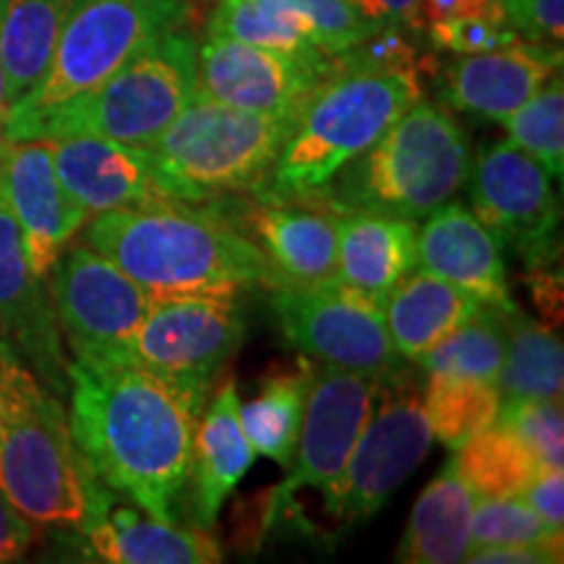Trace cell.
<instances>
[{
	"instance_id": "cell-1",
	"label": "cell",
	"mask_w": 564,
	"mask_h": 564,
	"mask_svg": "<svg viewBox=\"0 0 564 564\" xmlns=\"http://www.w3.org/2000/svg\"><path fill=\"white\" fill-rule=\"evenodd\" d=\"M68 426L84 468L162 523H178L204 408L137 364L68 361Z\"/></svg>"
},
{
	"instance_id": "cell-2",
	"label": "cell",
	"mask_w": 564,
	"mask_h": 564,
	"mask_svg": "<svg viewBox=\"0 0 564 564\" xmlns=\"http://www.w3.org/2000/svg\"><path fill=\"white\" fill-rule=\"evenodd\" d=\"M84 225V243L150 295H238L291 285L251 238L204 207L110 209Z\"/></svg>"
},
{
	"instance_id": "cell-3",
	"label": "cell",
	"mask_w": 564,
	"mask_h": 564,
	"mask_svg": "<svg viewBox=\"0 0 564 564\" xmlns=\"http://www.w3.org/2000/svg\"><path fill=\"white\" fill-rule=\"evenodd\" d=\"M470 162L463 126L440 105L419 97L369 150L299 204L333 215L377 212L415 223L460 192Z\"/></svg>"
},
{
	"instance_id": "cell-4",
	"label": "cell",
	"mask_w": 564,
	"mask_h": 564,
	"mask_svg": "<svg viewBox=\"0 0 564 564\" xmlns=\"http://www.w3.org/2000/svg\"><path fill=\"white\" fill-rule=\"evenodd\" d=\"M419 97V74L411 70H337L303 105L270 173L249 196L274 204L306 202Z\"/></svg>"
},
{
	"instance_id": "cell-5",
	"label": "cell",
	"mask_w": 564,
	"mask_h": 564,
	"mask_svg": "<svg viewBox=\"0 0 564 564\" xmlns=\"http://www.w3.org/2000/svg\"><path fill=\"white\" fill-rule=\"evenodd\" d=\"M0 494L37 525H79L82 457L61 398L0 337Z\"/></svg>"
},
{
	"instance_id": "cell-6",
	"label": "cell",
	"mask_w": 564,
	"mask_h": 564,
	"mask_svg": "<svg viewBox=\"0 0 564 564\" xmlns=\"http://www.w3.org/2000/svg\"><path fill=\"white\" fill-rule=\"evenodd\" d=\"M199 95V45L175 30L152 40L95 89L3 133L6 139H58L87 133L123 144H150Z\"/></svg>"
},
{
	"instance_id": "cell-7",
	"label": "cell",
	"mask_w": 564,
	"mask_h": 564,
	"mask_svg": "<svg viewBox=\"0 0 564 564\" xmlns=\"http://www.w3.org/2000/svg\"><path fill=\"white\" fill-rule=\"evenodd\" d=\"M295 121L196 95L144 147L165 192L175 202L202 207L220 196L251 194L270 173Z\"/></svg>"
},
{
	"instance_id": "cell-8",
	"label": "cell",
	"mask_w": 564,
	"mask_h": 564,
	"mask_svg": "<svg viewBox=\"0 0 564 564\" xmlns=\"http://www.w3.org/2000/svg\"><path fill=\"white\" fill-rule=\"evenodd\" d=\"M188 13V0H70L51 68L11 105L3 133L95 89L152 40L181 30Z\"/></svg>"
},
{
	"instance_id": "cell-9",
	"label": "cell",
	"mask_w": 564,
	"mask_h": 564,
	"mask_svg": "<svg viewBox=\"0 0 564 564\" xmlns=\"http://www.w3.org/2000/svg\"><path fill=\"white\" fill-rule=\"evenodd\" d=\"M434 434L423 413V390L403 366L377 379L366 419L329 514L343 528L369 523L413 470L426 460Z\"/></svg>"
},
{
	"instance_id": "cell-10",
	"label": "cell",
	"mask_w": 564,
	"mask_h": 564,
	"mask_svg": "<svg viewBox=\"0 0 564 564\" xmlns=\"http://www.w3.org/2000/svg\"><path fill=\"white\" fill-rule=\"evenodd\" d=\"M243 337L236 295H152L133 337V364L204 408Z\"/></svg>"
},
{
	"instance_id": "cell-11",
	"label": "cell",
	"mask_w": 564,
	"mask_h": 564,
	"mask_svg": "<svg viewBox=\"0 0 564 564\" xmlns=\"http://www.w3.org/2000/svg\"><path fill=\"white\" fill-rule=\"evenodd\" d=\"M58 329L84 364H133V337L152 295L87 243L68 246L51 270Z\"/></svg>"
},
{
	"instance_id": "cell-12",
	"label": "cell",
	"mask_w": 564,
	"mask_h": 564,
	"mask_svg": "<svg viewBox=\"0 0 564 564\" xmlns=\"http://www.w3.org/2000/svg\"><path fill=\"white\" fill-rule=\"evenodd\" d=\"M377 379L312 364V384L295 442V463H291L293 474L267 497L264 528L278 523L282 512L293 505V494L299 489H316L324 497V510H333L345 465L371 413Z\"/></svg>"
},
{
	"instance_id": "cell-13",
	"label": "cell",
	"mask_w": 564,
	"mask_h": 564,
	"mask_svg": "<svg viewBox=\"0 0 564 564\" xmlns=\"http://www.w3.org/2000/svg\"><path fill=\"white\" fill-rule=\"evenodd\" d=\"M270 306L285 340L333 369L384 377L400 366L379 303L337 285L278 288Z\"/></svg>"
},
{
	"instance_id": "cell-14",
	"label": "cell",
	"mask_w": 564,
	"mask_h": 564,
	"mask_svg": "<svg viewBox=\"0 0 564 564\" xmlns=\"http://www.w3.org/2000/svg\"><path fill=\"white\" fill-rule=\"evenodd\" d=\"M470 204L502 249L518 251L525 267L560 259V202L552 175L539 160L497 141L470 162Z\"/></svg>"
},
{
	"instance_id": "cell-15",
	"label": "cell",
	"mask_w": 564,
	"mask_h": 564,
	"mask_svg": "<svg viewBox=\"0 0 564 564\" xmlns=\"http://www.w3.org/2000/svg\"><path fill=\"white\" fill-rule=\"evenodd\" d=\"M335 74V55L301 58L228 37L199 45V95L259 116L299 118L308 97Z\"/></svg>"
},
{
	"instance_id": "cell-16",
	"label": "cell",
	"mask_w": 564,
	"mask_h": 564,
	"mask_svg": "<svg viewBox=\"0 0 564 564\" xmlns=\"http://www.w3.org/2000/svg\"><path fill=\"white\" fill-rule=\"evenodd\" d=\"M0 202L17 220L26 262L40 280L89 220L63 188L51 139H0Z\"/></svg>"
},
{
	"instance_id": "cell-17",
	"label": "cell",
	"mask_w": 564,
	"mask_h": 564,
	"mask_svg": "<svg viewBox=\"0 0 564 564\" xmlns=\"http://www.w3.org/2000/svg\"><path fill=\"white\" fill-rule=\"evenodd\" d=\"M51 144L63 188L89 217L110 209L181 204L162 186L147 147L87 133L51 139Z\"/></svg>"
},
{
	"instance_id": "cell-18",
	"label": "cell",
	"mask_w": 564,
	"mask_h": 564,
	"mask_svg": "<svg viewBox=\"0 0 564 564\" xmlns=\"http://www.w3.org/2000/svg\"><path fill=\"white\" fill-rule=\"evenodd\" d=\"M82 533L91 556L110 564H215L223 546L204 528H178L158 518H141L133 507H116L112 491L82 463Z\"/></svg>"
},
{
	"instance_id": "cell-19",
	"label": "cell",
	"mask_w": 564,
	"mask_h": 564,
	"mask_svg": "<svg viewBox=\"0 0 564 564\" xmlns=\"http://www.w3.org/2000/svg\"><path fill=\"white\" fill-rule=\"evenodd\" d=\"M0 337L55 394L68 390V358L63 352L51 293L26 262L21 232L0 202Z\"/></svg>"
},
{
	"instance_id": "cell-20",
	"label": "cell",
	"mask_w": 564,
	"mask_h": 564,
	"mask_svg": "<svg viewBox=\"0 0 564 564\" xmlns=\"http://www.w3.org/2000/svg\"><path fill=\"white\" fill-rule=\"evenodd\" d=\"M230 212H212L230 228H246L272 264L299 288H319L337 282V228L340 215L293 202H228Z\"/></svg>"
},
{
	"instance_id": "cell-21",
	"label": "cell",
	"mask_w": 564,
	"mask_h": 564,
	"mask_svg": "<svg viewBox=\"0 0 564 564\" xmlns=\"http://www.w3.org/2000/svg\"><path fill=\"white\" fill-rule=\"evenodd\" d=\"M415 232V267L453 282L481 306L502 314L518 312L507 282L505 249L491 230L460 202H444L423 217Z\"/></svg>"
},
{
	"instance_id": "cell-22",
	"label": "cell",
	"mask_w": 564,
	"mask_h": 564,
	"mask_svg": "<svg viewBox=\"0 0 564 564\" xmlns=\"http://www.w3.org/2000/svg\"><path fill=\"white\" fill-rule=\"evenodd\" d=\"M562 70V45L518 40L489 53L457 55L444 68L440 95L449 108L502 121Z\"/></svg>"
},
{
	"instance_id": "cell-23",
	"label": "cell",
	"mask_w": 564,
	"mask_h": 564,
	"mask_svg": "<svg viewBox=\"0 0 564 564\" xmlns=\"http://www.w3.org/2000/svg\"><path fill=\"white\" fill-rule=\"evenodd\" d=\"M238 390L232 379H223L196 421L192 442V523L209 531L220 514L225 499L241 484L253 465L251 442L238 421Z\"/></svg>"
},
{
	"instance_id": "cell-24",
	"label": "cell",
	"mask_w": 564,
	"mask_h": 564,
	"mask_svg": "<svg viewBox=\"0 0 564 564\" xmlns=\"http://www.w3.org/2000/svg\"><path fill=\"white\" fill-rule=\"evenodd\" d=\"M419 225L377 212H348L337 228V285L382 306L415 270Z\"/></svg>"
},
{
	"instance_id": "cell-25",
	"label": "cell",
	"mask_w": 564,
	"mask_h": 564,
	"mask_svg": "<svg viewBox=\"0 0 564 564\" xmlns=\"http://www.w3.org/2000/svg\"><path fill=\"white\" fill-rule=\"evenodd\" d=\"M481 303L453 282L415 270L392 288L382 303L387 333L400 358L419 361L436 343L481 312Z\"/></svg>"
},
{
	"instance_id": "cell-26",
	"label": "cell",
	"mask_w": 564,
	"mask_h": 564,
	"mask_svg": "<svg viewBox=\"0 0 564 564\" xmlns=\"http://www.w3.org/2000/svg\"><path fill=\"white\" fill-rule=\"evenodd\" d=\"M474 491L449 460L415 499L394 562L455 564L468 554Z\"/></svg>"
},
{
	"instance_id": "cell-27",
	"label": "cell",
	"mask_w": 564,
	"mask_h": 564,
	"mask_svg": "<svg viewBox=\"0 0 564 564\" xmlns=\"http://www.w3.org/2000/svg\"><path fill=\"white\" fill-rule=\"evenodd\" d=\"M70 0H3L0 9V63L11 105L42 82L51 68Z\"/></svg>"
},
{
	"instance_id": "cell-28",
	"label": "cell",
	"mask_w": 564,
	"mask_h": 564,
	"mask_svg": "<svg viewBox=\"0 0 564 564\" xmlns=\"http://www.w3.org/2000/svg\"><path fill=\"white\" fill-rule=\"evenodd\" d=\"M502 403L562 400L564 348L560 335L523 312L507 314L505 364L494 379Z\"/></svg>"
},
{
	"instance_id": "cell-29",
	"label": "cell",
	"mask_w": 564,
	"mask_h": 564,
	"mask_svg": "<svg viewBox=\"0 0 564 564\" xmlns=\"http://www.w3.org/2000/svg\"><path fill=\"white\" fill-rule=\"evenodd\" d=\"M308 384H312V364L301 358L299 369L270 373L257 398L238 403V421L253 453L291 468Z\"/></svg>"
},
{
	"instance_id": "cell-30",
	"label": "cell",
	"mask_w": 564,
	"mask_h": 564,
	"mask_svg": "<svg viewBox=\"0 0 564 564\" xmlns=\"http://www.w3.org/2000/svg\"><path fill=\"white\" fill-rule=\"evenodd\" d=\"M453 463L474 497H523L544 470L539 457L502 423H494L455 449Z\"/></svg>"
},
{
	"instance_id": "cell-31",
	"label": "cell",
	"mask_w": 564,
	"mask_h": 564,
	"mask_svg": "<svg viewBox=\"0 0 564 564\" xmlns=\"http://www.w3.org/2000/svg\"><path fill=\"white\" fill-rule=\"evenodd\" d=\"M207 37H228L301 58H327L299 17L274 0H217L207 19Z\"/></svg>"
},
{
	"instance_id": "cell-32",
	"label": "cell",
	"mask_w": 564,
	"mask_h": 564,
	"mask_svg": "<svg viewBox=\"0 0 564 564\" xmlns=\"http://www.w3.org/2000/svg\"><path fill=\"white\" fill-rule=\"evenodd\" d=\"M499 408L502 398L489 382L429 373V382L423 387V413L434 440L447 449H460L465 442L494 426Z\"/></svg>"
},
{
	"instance_id": "cell-33",
	"label": "cell",
	"mask_w": 564,
	"mask_h": 564,
	"mask_svg": "<svg viewBox=\"0 0 564 564\" xmlns=\"http://www.w3.org/2000/svg\"><path fill=\"white\" fill-rule=\"evenodd\" d=\"M507 352V314L484 306L476 316L460 324L455 333L423 352L419 364L426 373L476 379L494 384Z\"/></svg>"
},
{
	"instance_id": "cell-34",
	"label": "cell",
	"mask_w": 564,
	"mask_h": 564,
	"mask_svg": "<svg viewBox=\"0 0 564 564\" xmlns=\"http://www.w3.org/2000/svg\"><path fill=\"white\" fill-rule=\"evenodd\" d=\"M507 141L531 154L552 178L564 173V84L562 70L549 79L531 100L502 118Z\"/></svg>"
},
{
	"instance_id": "cell-35",
	"label": "cell",
	"mask_w": 564,
	"mask_h": 564,
	"mask_svg": "<svg viewBox=\"0 0 564 564\" xmlns=\"http://www.w3.org/2000/svg\"><path fill=\"white\" fill-rule=\"evenodd\" d=\"M562 544L564 535L549 531L523 497H476L468 552L481 546H535L562 562Z\"/></svg>"
},
{
	"instance_id": "cell-36",
	"label": "cell",
	"mask_w": 564,
	"mask_h": 564,
	"mask_svg": "<svg viewBox=\"0 0 564 564\" xmlns=\"http://www.w3.org/2000/svg\"><path fill=\"white\" fill-rule=\"evenodd\" d=\"M497 423L510 429L544 468L564 465L562 400H514L502 403Z\"/></svg>"
},
{
	"instance_id": "cell-37",
	"label": "cell",
	"mask_w": 564,
	"mask_h": 564,
	"mask_svg": "<svg viewBox=\"0 0 564 564\" xmlns=\"http://www.w3.org/2000/svg\"><path fill=\"white\" fill-rule=\"evenodd\" d=\"M274 3L299 17L316 47L329 55L345 53L373 32V26L361 19L352 0H274Z\"/></svg>"
},
{
	"instance_id": "cell-38",
	"label": "cell",
	"mask_w": 564,
	"mask_h": 564,
	"mask_svg": "<svg viewBox=\"0 0 564 564\" xmlns=\"http://www.w3.org/2000/svg\"><path fill=\"white\" fill-rule=\"evenodd\" d=\"M423 32H426L434 51L455 55L499 51V47H507L512 45V42L523 40L502 17H484V13L429 21Z\"/></svg>"
},
{
	"instance_id": "cell-39",
	"label": "cell",
	"mask_w": 564,
	"mask_h": 564,
	"mask_svg": "<svg viewBox=\"0 0 564 564\" xmlns=\"http://www.w3.org/2000/svg\"><path fill=\"white\" fill-rule=\"evenodd\" d=\"M337 70H411L421 74L419 47L403 26H377L348 51L335 55Z\"/></svg>"
},
{
	"instance_id": "cell-40",
	"label": "cell",
	"mask_w": 564,
	"mask_h": 564,
	"mask_svg": "<svg viewBox=\"0 0 564 564\" xmlns=\"http://www.w3.org/2000/svg\"><path fill=\"white\" fill-rule=\"evenodd\" d=\"M502 13L523 40L562 45L564 0H502Z\"/></svg>"
},
{
	"instance_id": "cell-41",
	"label": "cell",
	"mask_w": 564,
	"mask_h": 564,
	"mask_svg": "<svg viewBox=\"0 0 564 564\" xmlns=\"http://www.w3.org/2000/svg\"><path fill=\"white\" fill-rule=\"evenodd\" d=\"M523 502L544 520L549 531L564 535V474L544 468L523 491Z\"/></svg>"
},
{
	"instance_id": "cell-42",
	"label": "cell",
	"mask_w": 564,
	"mask_h": 564,
	"mask_svg": "<svg viewBox=\"0 0 564 564\" xmlns=\"http://www.w3.org/2000/svg\"><path fill=\"white\" fill-rule=\"evenodd\" d=\"M364 21L377 26H403L408 32H423L421 0H352Z\"/></svg>"
},
{
	"instance_id": "cell-43",
	"label": "cell",
	"mask_w": 564,
	"mask_h": 564,
	"mask_svg": "<svg viewBox=\"0 0 564 564\" xmlns=\"http://www.w3.org/2000/svg\"><path fill=\"white\" fill-rule=\"evenodd\" d=\"M37 541L34 523L13 510L9 499L0 494V564L19 562Z\"/></svg>"
},
{
	"instance_id": "cell-44",
	"label": "cell",
	"mask_w": 564,
	"mask_h": 564,
	"mask_svg": "<svg viewBox=\"0 0 564 564\" xmlns=\"http://www.w3.org/2000/svg\"><path fill=\"white\" fill-rule=\"evenodd\" d=\"M468 13H484V17H502V0H421L423 24L453 17H468Z\"/></svg>"
},
{
	"instance_id": "cell-45",
	"label": "cell",
	"mask_w": 564,
	"mask_h": 564,
	"mask_svg": "<svg viewBox=\"0 0 564 564\" xmlns=\"http://www.w3.org/2000/svg\"><path fill=\"white\" fill-rule=\"evenodd\" d=\"M463 562L474 564H552L556 562L552 554L535 546H481L470 549Z\"/></svg>"
},
{
	"instance_id": "cell-46",
	"label": "cell",
	"mask_w": 564,
	"mask_h": 564,
	"mask_svg": "<svg viewBox=\"0 0 564 564\" xmlns=\"http://www.w3.org/2000/svg\"><path fill=\"white\" fill-rule=\"evenodd\" d=\"M11 110V97H9V84H6V74H3V63H0V121L6 126V118H9Z\"/></svg>"
},
{
	"instance_id": "cell-47",
	"label": "cell",
	"mask_w": 564,
	"mask_h": 564,
	"mask_svg": "<svg viewBox=\"0 0 564 564\" xmlns=\"http://www.w3.org/2000/svg\"><path fill=\"white\" fill-rule=\"evenodd\" d=\"M0 139H3V121H0Z\"/></svg>"
},
{
	"instance_id": "cell-48",
	"label": "cell",
	"mask_w": 564,
	"mask_h": 564,
	"mask_svg": "<svg viewBox=\"0 0 564 564\" xmlns=\"http://www.w3.org/2000/svg\"><path fill=\"white\" fill-rule=\"evenodd\" d=\"M0 9H3V0H0Z\"/></svg>"
}]
</instances>
